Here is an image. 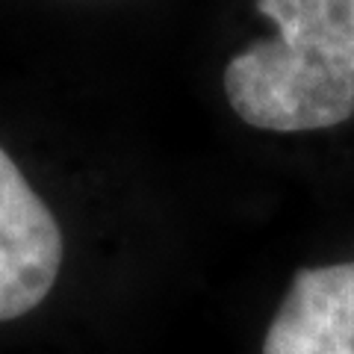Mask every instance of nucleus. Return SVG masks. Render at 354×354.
<instances>
[{
    "mask_svg": "<svg viewBox=\"0 0 354 354\" xmlns=\"http://www.w3.org/2000/svg\"><path fill=\"white\" fill-rule=\"evenodd\" d=\"M274 36L225 68L230 109L257 130L337 127L354 113V0H257Z\"/></svg>",
    "mask_w": 354,
    "mask_h": 354,
    "instance_id": "f257e3e1",
    "label": "nucleus"
},
{
    "mask_svg": "<svg viewBox=\"0 0 354 354\" xmlns=\"http://www.w3.org/2000/svg\"><path fill=\"white\" fill-rule=\"evenodd\" d=\"M59 266L57 218L0 148V322L39 307L57 283Z\"/></svg>",
    "mask_w": 354,
    "mask_h": 354,
    "instance_id": "f03ea898",
    "label": "nucleus"
},
{
    "mask_svg": "<svg viewBox=\"0 0 354 354\" xmlns=\"http://www.w3.org/2000/svg\"><path fill=\"white\" fill-rule=\"evenodd\" d=\"M263 354H354V263L298 272Z\"/></svg>",
    "mask_w": 354,
    "mask_h": 354,
    "instance_id": "7ed1b4c3",
    "label": "nucleus"
}]
</instances>
